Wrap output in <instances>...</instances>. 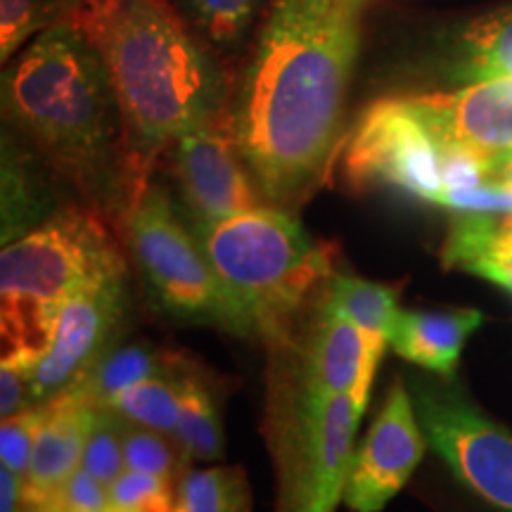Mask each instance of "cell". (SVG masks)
<instances>
[{"label": "cell", "mask_w": 512, "mask_h": 512, "mask_svg": "<svg viewBox=\"0 0 512 512\" xmlns=\"http://www.w3.org/2000/svg\"><path fill=\"white\" fill-rule=\"evenodd\" d=\"M384 349L368 339L354 320L323 299L302 347L294 384L313 396H351L366 413L370 387Z\"/></svg>", "instance_id": "5bb4252c"}, {"label": "cell", "mask_w": 512, "mask_h": 512, "mask_svg": "<svg viewBox=\"0 0 512 512\" xmlns=\"http://www.w3.org/2000/svg\"><path fill=\"white\" fill-rule=\"evenodd\" d=\"M185 361L183 356L171 351L155 349L150 344H128L114 351H107L98 366L86 375V380L76 387L86 394L93 408H112L126 389L136 387L138 382L174 370Z\"/></svg>", "instance_id": "ac0fdd59"}, {"label": "cell", "mask_w": 512, "mask_h": 512, "mask_svg": "<svg viewBox=\"0 0 512 512\" xmlns=\"http://www.w3.org/2000/svg\"><path fill=\"white\" fill-rule=\"evenodd\" d=\"M441 152L408 100L384 98L363 112L344 155V176L356 190L389 185L422 202H439Z\"/></svg>", "instance_id": "9c48e42d"}, {"label": "cell", "mask_w": 512, "mask_h": 512, "mask_svg": "<svg viewBox=\"0 0 512 512\" xmlns=\"http://www.w3.org/2000/svg\"><path fill=\"white\" fill-rule=\"evenodd\" d=\"M34 406L31 368L17 358H3L0 361V415L12 418Z\"/></svg>", "instance_id": "4dcf8cb0"}, {"label": "cell", "mask_w": 512, "mask_h": 512, "mask_svg": "<svg viewBox=\"0 0 512 512\" xmlns=\"http://www.w3.org/2000/svg\"><path fill=\"white\" fill-rule=\"evenodd\" d=\"M176 441L181 446L185 463H211L223 456V427L221 415L211 387L200 380L192 366L185 380L181 422H178Z\"/></svg>", "instance_id": "7402d4cb"}, {"label": "cell", "mask_w": 512, "mask_h": 512, "mask_svg": "<svg viewBox=\"0 0 512 512\" xmlns=\"http://www.w3.org/2000/svg\"><path fill=\"white\" fill-rule=\"evenodd\" d=\"M124 273L117 238L91 209L67 207L12 240L0 252L3 358L34 366L64 306Z\"/></svg>", "instance_id": "277c9868"}, {"label": "cell", "mask_w": 512, "mask_h": 512, "mask_svg": "<svg viewBox=\"0 0 512 512\" xmlns=\"http://www.w3.org/2000/svg\"><path fill=\"white\" fill-rule=\"evenodd\" d=\"M24 512H112L110 491L79 467L67 482H62L38 503L24 508Z\"/></svg>", "instance_id": "83f0119b"}, {"label": "cell", "mask_w": 512, "mask_h": 512, "mask_svg": "<svg viewBox=\"0 0 512 512\" xmlns=\"http://www.w3.org/2000/svg\"><path fill=\"white\" fill-rule=\"evenodd\" d=\"M439 145H460L494 159L512 155V76L470 81L458 91L406 98Z\"/></svg>", "instance_id": "4fadbf2b"}, {"label": "cell", "mask_w": 512, "mask_h": 512, "mask_svg": "<svg viewBox=\"0 0 512 512\" xmlns=\"http://www.w3.org/2000/svg\"><path fill=\"white\" fill-rule=\"evenodd\" d=\"M453 43V79L512 76V5L470 22Z\"/></svg>", "instance_id": "e0dca14e"}, {"label": "cell", "mask_w": 512, "mask_h": 512, "mask_svg": "<svg viewBox=\"0 0 512 512\" xmlns=\"http://www.w3.org/2000/svg\"><path fill=\"white\" fill-rule=\"evenodd\" d=\"M124 458L126 470L145 472V475L171 479V482H176L185 467H190L185 463L176 437L133 425L128 420L124 425Z\"/></svg>", "instance_id": "d4e9b609"}, {"label": "cell", "mask_w": 512, "mask_h": 512, "mask_svg": "<svg viewBox=\"0 0 512 512\" xmlns=\"http://www.w3.org/2000/svg\"><path fill=\"white\" fill-rule=\"evenodd\" d=\"M503 290H508V292L512 294V285H508V287H503Z\"/></svg>", "instance_id": "836d02e7"}, {"label": "cell", "mask_w": 512, "mask_h": 512, "mask_svg": "<svg viewBox=\"0 0 512 512\" xmlns=\"http://www.w3.org/2000/svg\"><path fill=\"white\" fill-rule=\"evenodd\" d=\"M370 0H271L235 91L230 121L261 197L309 200L339 150Z\"/></svg>", "instance_id": "6da1fadb"}, {"label": "cell", "mask_w": 512, "mask_h": 512, "mask_svg": "<svg viewBox=\"0 0 512 512\" xmlns=\"http://www.w3.org/2000/svg\"><path fill=\"white\" fill-rule=\"evenodd\" d=\"M427 446L411 389L396 380L366 439L354 451L344 505L354 512H380L413 477Z\"/></svg>", "instance_id": "7c38bea8"}, {"label": "cell", "mask_w": 512, "mask_h": 512, "mask_svg": "<svg viewBox=\"0 0 512 512\" xmlns=\"http://www.w3.org/2000/svg\"><path fill=\"white\" fill-rule=\"evenodd\" d=\"M508 162H512V155H510L508 159H505V162H503V166H505V164H508ZM503 166H501V169H503Z\"/></svg>", "instance_id": "d6a6232c"}, {"label": "cell", "mask_w": 512, "mask_h": 512, "mask_svg": "<svg viewBox=\"0 0 512 512\" xmlns=\"http://www.w3.org/2000/svg\"><path fill=\"white\" fill-rule=\"evenodd\" d=\"M323 299L366 332L368 339L387 351L394 320L399 316V290L392 285L370 283L356 275L332 273L323 285Z\"/></svg>", "instance_id": "d6986e66"}, {"label": "cell", "mask_w": 512, "mask_h": 512, "mask_svg": "<svg viewBox=\"0 0 512 512\" xmlns=\"http://www.w3.org/2000/svg\"><path fill=\"white\" fill-rule=\"evenodd\" d=\"M437 204L456 211V214L512 219V185L501 181V178H494V181H486L477 188L446 190Z\"/></svg>", "instance_id": "f1b7e54d"}, {"label": "cell", "mask_w": 512, "mask_h": 512, "mask_svg": "<svg viewBox=\"0 0 512 512\" xmlns=\"http://www.w3.org/2000/svg\"><path fill=\"white\" fill-rule=\"evenodd\" d=\"M363 411L351 396L280 389L268 413L275 465V512H335L356 451Z\"/></svg>", "instance_id": "8992f818"}, {"label": "cell", "mask_w": 512, "mask_h": 512, "mask_svg": "<svg viewBox=\"0 0 512 512\" xmlns=\"http://www.w3.org/2000/svg\"><path fill=\"white\" fill-rule=\"evenodd\" d=\"M124 219L140 271L166 309L238 337H254L247 313L223 285L197 233L185 226L162 185L147 183Z\"/></svg>", "instance_id": "52a82bcc"}, {"label": "cell", "mask_w": 512, "mask_h": 512, "mask_svg": "<svg viewBox=\"0 0 512 512\" xmlns=\"http://www.w3.org/2000/svg\"><path fill=\"white\" fill-rule=\"evenodd\" d=\"M124 313V278L105 280L76 294L57 316L46 349L31 366V392L41 406L86 380L107 354Z\"/></svg>", "instance_id": "8fae6325"}, {"label": "cell", "mask_w": 512, "mask_h": 512, "mask_svg": "<svg viewBox=\"0 0 512 512\" xmlns=\"http://www.w3.org/2000/svg\"><path fill=\"white\" fill-rule=\"evenodd\" d=\"M38 420H41V406H34L12 418H3L0 425V460L3 467L17 472L22 479L27 477L31 465Z\"/></svg>", "instance_id": "f546056e"}, {"label": "cell", "mask_w": 512, "mask_h": 512, "mask_svg": "<svg viewBox=\"0 0 512 512\" xmlns=\"http://www.w3.org/2000/svg\"><path fill=\"white\" fill-rule=\"evenodd\" d=\"M3 110L76 190L131 209L124 124L110 72L79 22L38 34L3 74Z\"/></svg>", "instance_id": "3957f363"}, {"label": "cell", "mask_w": 512, "mask_h": 512, "mask_svg": "<svg viewBox=\"0 0 512 512\" xmlns=\"http://www.w3.org/2000/svg\"><path fill=\"white\" fill-rule=\"evenodd\" d=\"M482 323L484 316L475 309L399 311L389 335V347L415 366L451 377L456 373L465 342Z\"/></svg>", "instance_id": "2e32d148"}, {"label": "cell", "mask_w": 512, "mask_h": 512, "mask_svg": "<svg viewBox=\"0 0 512 512\" xmlns=\"http://www.w3.org/2000/svg\"><path fill=\"white\" fill-rule=\"evenodd\" d=\"M192 228L264 207L235 140L230 110L183 133L169 147Z\"/></svg>", "instance_id": "30bf717a"}, {"label": "cell", "mask_w": 512, "mask_h": 512, "mask_svg": "<svg viewBox=\"0 0 512 512\" xmlns=\"http://www.w3.org/2000/svg\"><path fill=\"white\" fill-rule=\"evenodd\" d=\"M83 3H86V0H83Z\"/></svg>", "instance_id": "e575fe53"}, {"label": "cell", "mask_w": 512, "mask_h": 512, "mask_svg": "<svg viewBox=\"0 0 512 512\" xmlns=\"http://www.w3.org/2000/svg\"><path fill=\"white\" fill-rule=\"evenodd\" d=\"M124 425L126 420L112 408H95L86 446H83L81 470H86L105 486H110L126 470Z\"/></svg>", "instance_id": "484cf974"}, {"label": "cell", "mask_w": 512, "mask_h": 512, "mask_svg": "<svg viewBox=\"0 0 512 512\" xmlns=\"http://www.w3.org/2000/svg\"><path fill=\"white\" fill-rule=\"evenodd\" d=\"M190 368L192 363L183 361L174 370H166L162 375L138 382L136 387L126 389L112 403V411L133 425H143L176 437L178 422H181L185 380H188Z\"/></svg>", "instance_id": "ffe728a7"}, {"label": "cell", "mask_w": 512, "mask_h": 512, "mask_svg": "<svg viewBox=\"0 0 512 512\" xmlns=\"http://www.w3.org/2000/svg\"><path fill=\"white\" fill-rule=\"evenodd\" d=\"M415 413L427 444L486 503L512 512V434L460 392L415 382Z\"/></svg>", "instance_id": "ba28073f"}, {"label": "cell", "mask_w": 512, "mask_h": 512, "mask_svg": "<svg viewBox=\"0 0 512 512\" xmlns=\"http://www.w3.org/2000/svg\"><path fill=\"white\" fill-rule=\"evenodd\" d=\"M72 19L110 72L138 200L155 159L228 110L226 81L169 0H86Z\"/></svg>", "instance_id": "7a4b0ae2"}, {"label": "cell", "mask_w": 512, "mask_h": 512, "mask_svg": "<svg viewBox=\"0 0 512 512\" xmlns=\"http://www.w3.org/2000/svg\"><path fill=\"white\" fill-rule=\"evenodd\" d=\"M112 512H174L176 482L124 470L107 486Z\"/></svg>", "instance_id": "4316f807"}, {"label": "cell", "mask_w": 512, "mask_h": 512, "mask_svg": "<svg viewBox=\"0 0 512 512\" xmlns=\"http://www.w3.org/2000/svg\"><path fill=\"white\" fill-rule=\"evenodd\" d=\"M264 0H183L192 27L211 46L235 50L245 43L254 27V17Z\"/></svg>", "instance_id": "cb8c5ba5"}, {"label": "cell", "mask_w": 512, "mask_h": 512, "mask_svg": "<svg viewBox=\"0 0 512 512\" xmlns=\"http://www.w3.org/2000/svg\"><path fill=\"white\" fill-rule=\"evenodd\" d=\"M174 512H252V489L238 465L185 467L176 479Z\"/></svg>", "instance_id": "44dd1931"}, {"label": "cell", "mask_w": 512, "mask_h": 512, "mask_svg": "<svg viewBox=\"0 0 512 512\" xmlns=\"http://www.w3.org/2000/svg\"><path fill=\"white\" fill-rule=\"evenodd\" d=\"M83 0H0V60H15L43 31L72 19Z\"/></svg>", "instance_id": "603a6c76"}, {"label": "cell", "mask_w": 512, "mask_h": 512, "mask_svg": "<svg viewBox=\"0 0 512 512\" xmlns=\"http://www.w3.org/2000/svg\"><path fill=\"white\" fill-rule=\"evenodd\" d=\"M22 494L24 479L8 467H0V512H22Z\"/></svg>", "instance_id": "1f68e13d"}, {"label": "cell", "mask_w": 512, "mask_h": 512, "mask_svg": "<svg viewBox=\"0 0 512 512\" xmlns=\"http://www.w3.org/2000/svg\"><path fill=\"white\" fill-rule=\"evenodd\" d=\"M93 415L95 408L79 387L41 403L34 453L24 477V508L46 498L79 470Z\"/></svg>", "instance_id": "9a60e30c"}, {"label": "cell", "mask_w": 512, "mask_h": 512, "mask_svg": "<svg viewBox=\"0 0 512 512\" xmlns=\"http://www.w3.org/2000/svg\"><path fill=\"white\" fill-rule=\"evenodd\" d=\"M211 266L271 349L292 339L294 320L332 275L330 249L290 211L264 207L195 228Z\"/></svg>", "instance_id": "5b68a950"}]
</instances>
